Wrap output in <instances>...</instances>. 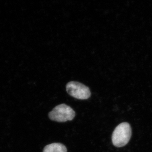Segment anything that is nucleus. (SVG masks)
Returning <instances> with one entry per match:
<instances>
[{"instance_id": "f257e3e1", "label": "nucleus", "mask_w": 152, "mask_h": 152, "mask_svg": "<svg viewBox=\"0 0 152 152\" xmlns=\"http://www.w3.org/2000/svg\"><path fill=\"white\" fill-rule=\"evenodd\" d=\"M132 136V128L127 123H121L114 130L112 142L115 147L121 148L128 144Z\"/></svg>"}, {"instance_id": "f03ea898", "label": "nucleus", "mask_w": 152, "mask_h": 152, "mask_svg": "<svg viewBox=\"0 0 152 152\" xmlns=\"http://www.w3.org/2000/svg\"><path fill=\"white\" fill-rule=\"evenodd\" d=\"M49 118L58 122L72 121L75 116V112L70 106L63 104L56 106L48 114Z\"/></svg>"}, {"instance_id": "7ed1b4c3", "label": "nucleus", "mask_w": 152, "mask_h": 152, "mask_svg": "<svg viewBox=\"0 0 152 152\" xmlns=\"http://www.w3.org/2000/svg\"><path fill=\"white\" fill-rule=\"evenodd\" d=\"M66 89L70 96L78 99H88L91 96L89 88L79 82H69L66 86Z\"/></svg>"}, {"instance_id": "20e7f679", "label": "nucleus", "mask_w": 152, "mask_h": 152, "mask_svg": "<svg viewBox=\"0 0 152 152\" xmlns=\"http://www.w3.org/2000/svg\"><path fill=\"white\" fill-rule=\"evenodd\" d=\"M43 152H67L66 147L60 143H53L47 145Z\"/></svg>"}]
</instances>
